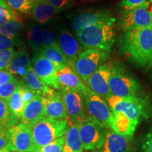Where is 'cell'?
I'll return each instance as SVG.
<instances>
[{"label":"cell","mask_w":152,"mask_h":152,"mask_svg":"<svg viewBox=\"0 0 152 152\" xmlns=\"http://www.w3.org/2000/svg\"><path fill=\"white\" fill-rule=\"evenodd\" d=\"M119 45L133 64L144 68L152 66V27L124 32L120 37Z\"/></svg>","instance_id":"obj_1"},{"label":"cell","mask_w":152,"mask_h":152,"mask_svg":"<svg viewBox=\"0 0 152 152\" xmlns=\"http://www.w3.org/2000/svg\"><path fill=\"white\" fill-rule=\"evenodd\" d=\"M113 23H102L75 33V37L85 49H93L109 54L115 39Z\"/></svg>","instance_id":"obj_2"},{"label":"cell","mask_w":152,"mask_h":152,"mask_svg":"<svg viewBox=\"0 0 152 152\" xmlns=\"http://www.w3.org/2000/svg\"><path fill=\"white\" fill-rule=\"evenodd\" d=\"M70 127L67 119L44 118L30 128L36 149L38 151L45 146L61 137Z\"/></svg>","instance_id":"obj_3"},{"label":"cell","mask_w":152,"mask_h":152,"mask_svg":"<svg viewBox=\"0 0 152 152\" xmlns=\"http://www.w3.org/2000/svg\"><path fill=\"white\" fill-rule=\"evenodd\" d=\"M109 86L112 95L119 97H137L140 85L122 66L113 65Z\"/></svg>","instance_id":"obj_4"},{"label":"cell","mask_w":152,"mask_h":152,"mask_svg":"<svg viewBox=\"0 0 152 152\" xmlns=\"http://www.w3.org/2000/svg\"><path fill=\"white\" fill-rule=\"evenodd\" d=\"M109 54L93 49L83 50L74 63L72 68L83 83L94 73L101 66L106 63Z\"/></svg>","instance_id":"obj_5"},{"label":"cell","mask_w":152,"mask_h":152,"mask_svg":"<svg viewBox=\"0 0 152 152\" xmlns=\"http://www.w3.org/2000/svg\"><path fill=\"white\" fill-rule=\"evenodd\" d=\"M83 94L85 98V109L89 117L112 131L113 113L107 102L90 89Z\"/></svg>","instance_id":"obj_6"},{"label":"cell","mask_w":152,"mask_h":152,"mask_svg":"<svg viewBox=\"0 0 152 152\" xmlns=\"http://www.w3.org/2000/svg\"><path fill=\"white\" fill-rule=\"evenodd\" d=\"M107 132L103 125L87 117L79 127V134L83 149L86 151L102 149L105 143Z\"/></svg>","instance_id":"obj_7"},{"label":"cell","mask_w":152,"mask_h":152,"mask_svg":"<svg viewBox=\"0 0 152 152\" xmlns=\"http://www.w3.org/2000/svg\"><path fill=\"white\" fill-rule=\"evenodd\" d=\"M70 125L81 124L87 118L85 98L79 91L71 89L60 90Z\"/></svg>","instance_id":"obj_8"},{"label":"cell","mask_w":152,"mask_h":152,"mask_svg":"<svg viewBox=\"0 0 152 152\" xmlns=\"http://www.w3.org/2000/svg\"><path fill=\"white\" fill-rule=\"evenodd\" d=\"M112 112L124 113L133 123L138 125L140 117L145 115V105L142 99L137 97H119L112 96L106 100Z\"/></svg>","instance_id":"obj_9"},{"label":"cell","mask_w":152,"mask_h":152,"mask_svg":"<svg viewBox=\"0 0 152 152\" xmlns=\"http://www.w3.org/2000/svg\"><path fill=\"white\" fill-rule=\"evenodd\" d=\"M8 147L14 152H37L32 131L23 123L9 128Z\"/></svg>","instance_id":"obj_10"},{"label":"cell","mask_w":152,"mask_h":152,"mask_svg":"<svg viewBox=\"0 0 152 152\" xmlns=\"http://www.w3.org/2000/svg\"><path fill=\"white\" fill-rule=\"evenodd\" d=\"M123 32L152 27V11L149 7L125 10L119 20Z\"/></svg>","instance_id":"obj_11"},{"label":"cell","mask_w":152,"mask_h":152,"mask_svg":"<svg viewBox=\"0 0 152 152\" xmlns=\"http://www.w3.org/2000/svg\"><path fill=\"white\" fill-rule=\"evenodd\" d=\"M113 64L104 63L87 80L85 84L91 91L99 95L106 102L112 96L109 86Z\"/></svg>","instance_id":"obj_12"},{"label":"cell","mask_w":152,"mask_h":152,"mask_svg":"<svg viewBox=\"0 0 152 152\" xmlns=\"http://www.w3.org/2000/svg\"><path fill=\"white\" fill-rule=\"evenodd\" d=\"M115 19L107 10L87 11L77 14L71 20V27L75 34L90 26L102 23H113Z\"/></svg>","instance_id":"obj_13"},{"label":"cell","mask_w":152,"mask_h":152,"mask_svg":"<svg viewBox=\"0 0 152 152\" xmlns=\"http://www.w3.org/2000/svg\"><path fill=\"white\" fill-rule=\"evenodd\" d=\"M32 66L39 78L47 86L60 90L57 80L56 66L41 54H36L32 59Z\"/></svg>","instance_id":"obj_14"},{"label":"cell","mask_w":152,"mask_h":152,"mask_svg":"<svg viewBox=\"0 0 152 152\" xmlns=\"http://www.w3.org/2000/svg\"><path fill=\"white\" fill-rule=\"evenodd\" d=\"M58 46L61 52L67 58L69 66L72 68L79 54L83 51V47L66 28H61L58 31Z\"/></svg>","instance_id":"obj_15"},{"label":"cell","mask_w":152,"mask_h":152,"mask_svg":"<svg viewBox=\"0 0 152 152\" xmlns=\"http://www.w3.org/2000/svg\"><path fill=\"white\" fill-rule=\"evenodd\" d=\"M42 98L45 118L54 119H67L65 105L59 92H52L41 95Z\"/></svg>","instance_id":"obj_16"},{"label":"cell","mask_w":152,"mask_h":152,"mask_svg":"<svg viewBox=\"0 0 152 152\" xmlns=\"http://www.w3.org/2000/svg\"><path fill=\"white\" fill-rule=\"evenodd\" d=\"M57 70V80L60 90L71 89L75 90L84 94L88 90L85 84L83 83L77 74L70 66H66Z\"/></svg>","instance_id":"obj_17"},{"label":"cell","mask_w":152,"mask_h":152,"mask_svg":"<svg viewBox=\"0 0 152 152\" xmlns=\"http://www.w3.org/2000/svg\"><path fill=\"white\" fill-rule=\"evenodd\" d=\"M45 116L42 98L39 94H36L29 103L25 106L21 118V123L31 128L35 123L42 120Z\"/></svg>","instance_id":"obj_18"},{"label":"cell","mask_w":152,"mask_h":152,"mask_svg":"<svg viewBox=\"0 0 152 152\" xmlns=\"http://www.w3.org/2000/svg\"><path fill=\"white\" fill-rule=\"evenodd\" d=\"M131 139L113 131H108L102 152H129Z\"/></svg>","instance_id":"obj_19"},{"label":"cell","mask_w":152,"mask_h":152,"mask_svg":"<svg viewBox=\"0 0 152 152\" xmlns=\"http://www.w3.org/2000/svg\"><path fill=\"white\" fill-rule=\"evenodd\" d=\"M57 14L58 12L56 9L45 0H35L31 15L35 21L41 24H45Z\"/></svg>","instance_id":"obj_20"},{"label":"cell","mask_w":152,"mask_h":152,"mask_svg":"<svg viewBox=\"0 0 152 152\" xmlns=\"http://www.w3.org/2000/svg\"><path fill=\"white\" fill-rule=\"evenodd\" d=\"M113 113V129L112 131L123 135L132 137L137 125L133 123L124 113L121 112Z\"/></svg>","instance_id":"obj_21"},{"label":"cell","mask_w":152,"mask_h":152,"mask_svg":"<svg viewBox=\"0 0 152 152\" xmlns=\"http://www.w3.org/2000/svg\"><path fill=\"white\" fill-rule=\"evenodd\" d=\"M80 125H70L64 134L65 142L63 152H83V146L79 134Z\"/></svg>","instance_id":"obj_22"},{"label":"cell","mask_w":152,"mask_h":152,"mask_svg":"<svg viewBox=\"0 0 152 152\" xmlns=\"http://www.w3.org/2000/svg\"><path fill=\"white\" fill-rule=\"evenodd\" d=\"M23 77L26 85L30 89L40 95L49 93L54 90V89L50 88L49 86H47L39 78L32 66L27 70L26 75Z\"/></svg>","instance_id":"obj_23"},{"label":"cell","mask_w":152,"mask_h":152,"mask_svg":"<svg viewBox=\"0 0 152 152\" xmlns=\"http://www.w3.org/2000/svg\"><path fill=\"white\" fill-rule=\"evenodd\" d=\"M31 66L32 61L30 59L29 55H28L26 47H23L18 52H16L6 70L10 72L13 75H16L17 71L20 68L28 69Z\"/></svg>","instance_id":"obj_24"},{"label":"cell","mask_w":152,"mask_h":152,"mask_svg":"<svg viewBox=\"0 0 152 152\" xmlns=\"http://www.w3.org/2000/svg\"><path fill=\"white\" fill-rule=\"evenodd\" d=\"M28 45L35 54H39L42 49V28L39 25L32 23L27 31Z\"/></svg>","instance_id":"obj_25"},{"label":"cell","mask_w":152,"mask_h":152,"mask_svg":"<svg viewBox=\"0 0 152 152\" xmlns=\"http://www.w3.org/2000/svg\"><path fill=\"white\" fill-rule=\"evenodd\" d=\"M39 54H42L47 59L50 61L56 66V69H59L64 66H69L67 58L61 52L60 48L43 47Z\"/></svg>","instance_id":"obj_26"},{"label":"cell","mask_w":152,"mask_h":152,"mask_svg":"<svg viewBox=\"0 0 152 152\" xmlns=\"http://www.w3.org/2000/svg\"><path fill=\"white\" fill-rule=\"evenodd\" d=\"M18 124V120L9 109L7 101L0 98V128L8 130Z\"/></svg>","instance_id":"obj_27"},{"label":"cell","mask_w":152,"mask_h":152,"mask_svg":"<svg viewBox=\"0 0 152 152\" xmlns=\"http://www.w3.org/2000/svg\"><path fill=\"white\" fill-rule=\"evenodd\" d=\"M7 101L11 113L17 119L20 120L25 108V104L21 95V87L16 91Z\"/></svg>","instance_id":"obj_28"},{"label":"cell","mask_w":152,"mask_h":152,"mask_svg":"<svg viewBox=\"0 0 152 152\" xmlns=\"http://www.w3.org/2000/svg\"><path fill=\"white\" fill-rule=\"evenodd\" d=\"M23 22L21 17L16 14L13 20L0 26V33L9 37H18L17 36L23 28Z\"/></svg>","instance_id":"obj_29"},{"label":"cell","mask_w":152,"mask_h":152,"mask_svg":"<svg viewBox=\"0 0 152 152\" xmlns=\"http://www.w3.org/2000/svg\"><path fill=\"white\" fill-rule=\"evenodd\" d=\"M14 11L23 14H31L35 0H5Z\"/></svg>","instance_id":"obj_30"},{"label":"cell","mask_w":152,"mask_h":152,"mask_svg":"<svg viewBox=\"0 0 152 152\" xmlns=\"http://www.w3.org/2000/svg\"><path fill=\"white\" fill-rule=\"evenodd\" d=\"M23 83L15 78L9 83L0 85V98L7 100L16 91L22 87Z\"/></svg>","instance_id":"obj_31"},{"label":"cell","mask_w":152,"mask_h":152,"mask_svg":"<svg viewBox=\"0 0 152 152\" xmlns=\"http://www.w3.org/2000/svg\"><path fill=\"white\" fill-rule=\"evenodd\" d=\"M16 13L11 8L5 0H0V26L13 20Z\"/></svg>","instance_id":"obj_32"},{"label":"cell","mask_w":152,"mask_h":152,"mask_svg":"<svg viewBox=\"0 0 152 152\" xmlns=\"http://www.w3.org/2000/svg\"><path fill=\"white\" fill-rule=\"evenodd\" d=\"M43 47L59 48L58 38L52 28H45L42 29V48Z\"/></svg>","instance_id":"obj_33"},{"label":"cell","mask_w":152,"mask_h":152,"mask_svg":"<svg viewBox=\"0 0 152 152\" xmlns=\"http://www.w3.org/2000/svg\"><path fill=\"white\" fill-rule=\"evenodd\" d=\"M16 52L14 47L0 51V70L7 69V66L10 64Z\"/></svg>","instance_id":"obj_34"},{"label":"cell","mask_w":152,"mask_h":152,"mask_svg":"<svg viewBox=\"0 0 152 152\" xmlns=\"http://www.w3.org/2000/svg\"><path fill=\"white\" fill-rule=\"evenodd\" d=\"M64 142H65V138L64 135L61 137L57 139L55 141L51 142L45 146L40 149L38 150L39 152H63L64 146Z\"/></svg>","instance_id":"obj_35"},{"label":"cell","mask_w":152,"mask_h":152,"mask_svg":"<svg viewBox=\"0 0 152 152\" xmlns=\"http://www.w3.org/2000/svg\"><path fill=\"white\" fill-rule=\"evenodd\" d=\"M21 43L18 37H9L0 33V51L18 46Z\"/></svg>","instance_id":"obj_36"},{"label":"cell","mask_w":152,"mask_h":152,"mask_svg":"<svg viewBox=\"0 0 152 152\" xmlns=\"http://www.w3.org/2000/svg\"><path fill=\"white\" fill-rule=\"evenodd\" d=\"M149 0H121L120 6L125 10L140 7H149Z\"/></svg>","instance_id":"obj_37"},{"label":"cell","mask_w":152,"mask_h":152,"mask_svg":"<svg viewBox=\"0 0 152 152\" xmlns=\"http://www.w3.org/2000/svg\"><path fill=\"white\" fill-rule=\"evenodd\" d=\"M45 1L54 7L58 13L69 8L73 4V0H45Z\"/></svg>","instance_id":"obj_38"},{"label":"cell","mask_w":152,"mask_h":152,"mask_svg":"<svg viewBox=\"0 0 152 152\" xmlns=\"http://www.w3.org/2000/svg\"><path fill=\"white\" fill-rule=\"evenodd\" d=\"M36 94H38V93L30 89L26 84L23 83L21 87V95L25 105L29 103L30 101L34 98Z\"/></svg>","instance_id":"obj_39"},{"label":"cell","mask_w":152,"mask_h":152,"mask_svg":"<svg viewBox=\"0 0 152 152\" xmlns=\"http://www.w3.org/2000/svg\"><path fill=\"white\" fill-rule=\"evenodd\" d=\"M15 78L16 77H14V75L7 70H0V85L9 83L14 80Z\"/></svg>","instance_id":"obj_40"},{"label":"cell","mask_w":152,"mask_h":152,"mask_svg":"<svg viewBox=\"0 0 152 152\" xmlns=\"http://www.w3.org/2000/svg\"><path fill=\"white\" fill-rule=\"evenodd\" d=\"M9 133L7 130L0 128V149H3L8 145Z\"/></svg>","instance_id":"obj_41"},{"label":"cell","mask_w":152,"mask_h":152,"mask_svg":"<svg viewBox=\"0 0 152 152\" xmlns=\"http://www.w3.org/2000/svg\"><path fill=\"white\" fill-rule=\"evenodd\" d=\"M142 149L144 152H152V130L146 136L142 144Z\"/></svg>","instance_id":"obj_42"},{"label":"cell","mask_w":152,"mask_h":152,"mask_svg":"<svg viewBox=\"0 0 152 152\" xmlns=\"http://www.w3.org/2000/svg\"><path fill=\"white\" fill-rule=\"evenodd\" d=\"M10 149H9V148L8 147V146H7V147L3 148V149H0V152H10Z\"/></svg>","instance_id":"obj_43"},{"label":"cell","mask_w":152,"mask_h":152,"mask_svg":"<svg viewBox=\"0 0 152 152\" xmlns=\"http://www.w3.org/2000/svg\"><path fill=\"white\" fill-rule=\"evenodd\" d=\"M86 152H102L99 150H92V151H86Z\"/></svg>","instance_id":"obj_44"},{"label":"cell","mask_w":152,"mask_h":152,"mask_svg":"<svg viewBox=\"0 0 152 152\" xmlns=\"http://www.w3.org/2000/svg\"><path fill=\"white\" fill-rule=\"evenodd\" d=\"M149 1H150V2L152 3V0H149Z\"/></svg>","instance_id":"obj_45"}]
</instances>
